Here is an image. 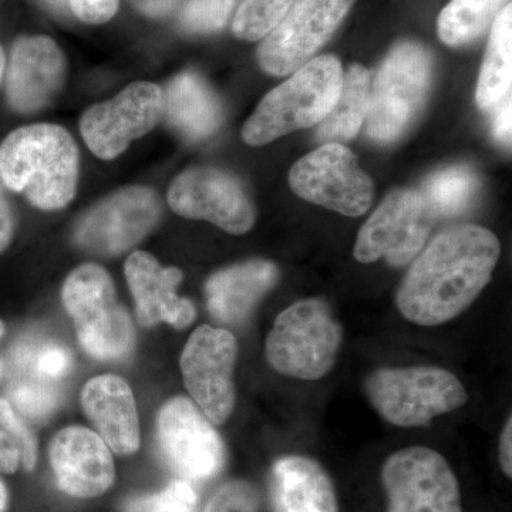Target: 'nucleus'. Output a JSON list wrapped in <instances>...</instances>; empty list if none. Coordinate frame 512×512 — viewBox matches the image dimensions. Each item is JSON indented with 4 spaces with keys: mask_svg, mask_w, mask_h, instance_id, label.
Segmentation results:
<instances>
[{
    "mask_svg": "<svg viewBox=\"0 0 512 512\" xmlns=\"http://www.w3.org/2000/svg\"><path fill=\"white\" fill-rule=\"evenodd\" d=\"M500 254V241L490 229L473 224L444 229L404 276L397 309L424 328L456 319L490 284Z\"/></svg>",
    "mask_w": 512,
    "mask_h": 512,
    "instance_id": "obj_1",
    "label": "nucleus"
},
{
    "mask_svg": "<svg viewBox=\"0 0 512 512\" xmlns=\"http://www.w3.org/2000/svg\"><path fill=\"white\" fill-rule=\"evenodd\" d=\"M79 148L66 128L30 124L0 143V181L40 210H60L79 181Z\"/></svg>",
    "mask_w": 512,
    "mask_h": 512,
    "instance_id": "obj_2",
    "label": "nucleus"
},
{
    "mask_svg": "<svg viewBox=\"0 0 512 512\" xmlns=\"http://www.w3.org/2000/svg\"><path fill=\"white\" fill-rule=\"evenodd\" d=\"M342 80V64L335 56L309 60L259 103L242 128L245 143L264 146L285 134L319 124L335 106Z\"/></svg>",
    "mask_w": 512,
    "mask_h": 512,
    "instance_id": "obj_3",
    "label": "nucleus"
},
{
    "mask_svg": "<svg viewBox=\"0 0 512 512\" xmlns=\"http://www.w3.org/2000/svg\"><path fill=\"white\" fill-rule=\"evenodd\" d=\"M343 328L322 299H303L279 313L265 342L269 366L299 380L328 376L338 360Z\"/></svg>",
    "mask_w": 512,
    "mask_h": 512,
    "instance_id": "obj_4",
    "label": "nucleus"
},
{
    "mask_svg": "<svg viewBox=\"0 0 512 512\" xmlns=\"http://www.w3.org/2000/svg\"><path fill=\"white\" fill-rule=\"evenodd\" d=\"M64 308L73 319L77 339L90 356L104 362L128 359L136 346V330L117 301L109 272L96 264L74 269L64 281Z\"/></svg>",
    "mask_w": 512,
    "mask_h": 512,
    "instance_id": "obj_5",
    "label": "nucleus"
},
{
    "mask_svg": "<svg viewBox=\"0 0 512 512\" xmlns=\"http://www.w3.org/2000/svg\"><path fill=\"white\" fill-rule=\"evenodd\" d=\"M367 399L387 423L424 427L468 402L464 384L440 367H382L365 382Z\"/></svg>",
    "mask_w": 512,
    "mask_h": 512,
    "instance_id": "obj_6",
    "label": "nucleus"
},
{
    "mask_svg": "<svg viewBox=\"0 0 512 512\" xmlns=\"http://www.w3.org/2000/svg\"><path fill=\"white\" fill-rule=\"evenodd\" d=\"M431 57L420 43H399L387 55L370 90L367 137L392 143L412 124L426 100Z\"/></svg>",
    "mask_w": 512,
    "mask_h": 512,
    "instance_id": "obj_7",
    "label": "nucleus"
},
{
    "mask_svg": "<svg viewBox=\"0 0 512 512\" xmlns=\"http://www.w3.org/2000/svg\"><path fill=\"white\" fill-rule=\"evenodd\" d=\"M436 215L423 194L416 190H394L384 198L357 235L356 261L404 266L412 262L429 238Z\"/></svg>",
    "mask_w": 512,
    "mask_h": 512,
    "instance_id": "obj_8",
    "label": "nucleus"
},
{
    "mask_svg": "<svg viewBox=\"0 0 512 512\" xmlns=\"http://www.w3.org/2000/svg\"><path fill=\"white\" fill-rule=\"evenodd\" d=\"M387 512H463L460 485L450 464L433 448L410 446L384 461Z\"/></svg>",
    "mask_w": 512,
    "mask_h": 512,
    "instance_id": "obj_9",
    "label": "nucleus"
},
{
    "mask_svg": "<svg viewBox=\"0 0 512 512\" xmlns=\"http://www.w3.org/2000/svg\"><path fill=\"white\" fill-rule=\"evenodd\" d=\"M298 197L346 217H359L373 200L372 180L355 154L338 143H326L301 158L289 173Z\"/></svg>",
    "mask_w": 512,
    "mask_h": 512,
    "instance_id": "obj_10",
    "label": "nucleus"
},
{
    "mask_svg": "<svg viewBox=\"0 0 512 512\" xmlns=\"http://www.w3.org/2000/svg\"><path fill=\"white\" fill-rule=\"evenodd\" d=\"M237 356V339L227 329L202 325L185 343L180 362L185 387L211 423L224 424L234 412Z\"/></svg>",
    "mask_w": 512,
    "mask_h": 512,
    "instance_id": "obj_11",
    "label": "nucleus"
},
{
    "mask_svg": "<svg viewBox=\"0 0 512 512\" xmlns=\"http://www.w3.org/2000/svg\"><path fill=\"white\" fill-rule=\"evenodd\" d=\"M73 356L52 339L23 338L9 352V402L23 419L42 423L59 406L62 380L72 372Z\"/></svg>",
    "mask_w": 512,
    "mask_h": 512,
    "instance_id": "obj_12",
    "label": "nucleus"
},
{
    "mask_svg": "<svg viewBox=\"0 0 512 512\" xmlns=\"http://www.w3.org/2000/svg\"><path fill=\"white\" fill-rule=\"evenodd\" d=\"M160 218L161 202L156 192L131 185L90 208L74 228V242L93 254H123L143 241Z\"/></svg>",
    "mask_w": 512,
    "mask_h": 512,
    "instance_id": "obj_13",
    "label": "nucleus"
},
{
    "mask_svg": "<svg viewBox=\"0 0 512 512\" xmlns=\"http://www.w3.org/2000/svg\"><path fill=\"white\" fill-rule=\"evenodd\" d=\"M355 0H295L258 49V62L272 76L305 66L333 36Z\"/></svg>",
    "mask_w": 512,
    "mask_h": 512,
    "instance_id": "obj_14",
    "label": "nucleus"
},
{
    "mask_svg": "<svg viewBox=\"0 0 512 512\" xmlns=\"http://www.w3.org/2000/svg\"><path fill=\"white\" fill-rule=\"evenodd\" d=\"M157 436L165 463L184 480H208L224 466V441L187 397H173L161 407Z\"/></svg>",
    "mask_w": 512,
    "mask_h": 512,
    "instance_id": "obj_15",
    "label": "nucleus"
},
{
    "mask_svg": "<svg viewBox=\"0 0 512 512\" xmlns=\"http://www.w3.org/2000/svg\"><path fill=\"white\" fill-rule=\"evenodd\" d=\"M163 114V90L154 83L137 82L114 99L90 107L80 120V131L94 156L114 160L150 133Z\"/></svg>",
    "mask_w": 512,
    "mask_h": 512,
    "instance_id": "obj_16",
    "label": "nucleus"
},
{
    "mask_svg": "<svg viewBox=\"0 0 512 512\" xmlns=\"http://www.w3.org/2000/svg\"><path fill=\"white\" fill-rule=\"evenodd\" d=\"M168 204L181 217L212 222L232 235L247 234L255 224L244 187L218 168H191L178 175L168 190Z\"/></svg>",
    "mask_w": 512,
    "mask_h": 512,
    "instance_id": "obj_17",
    "label": "nucleus"
},
{
    "mask_svg": "<svg viewBox=\"0 0 512 512\" xmlns=\"http://www.w3.org/2000/svg\"><path fill=\"white\" fill-rule=\"evenodd\" d=\"M66 59L55 40L23 36L16 40L6 60V99L22 114L45 109L62 89Z\"/></svg>",
    "mask_w": 512,
    "mask_h": 512,
    "instance_id": "obj_18",
    "label": "nucleus"
},
{
    "mask_svg": "<svg viewBox=\"0 0 512 512\" xmlns=\"http://www.w3.org/2000/svg\"><path fill=\"white\" fill-rule=\"evenodd\" d=\"M49 457L57 485L73 497H99L116 478L109 446L86 427L60 430L50 443Z\"/></svg>",
    "mask_w": 512,
    "mask_h": 512,
    "instance_id": "obj_19",
    "label": "nucleus"
},
{
    "mask_svg": "<svg viewBox=\"0 0 512 512\" xmlns=\"http://www.w3.org/2000/svg\"><path fill=\"white\" fill-rule=\"evenodd\" d=\"M124 271L141 325L165 322L175 329H184L194 322L195 306L177 293L184 278L181 269L164 268L153 255L137 251L128 256Z\"/></svg>",
    "mask_w": 512,
    "mask_h": 512,
    "instance_id": "obj_20",
    "label": "nucleus"
},
{
    "mask_svg": "<svg viewBox=\"0 0 512 512\" xmlns=\"http://www.w3.org/2000/svg\"><path fill=\"white\" fill-rule=\"evenodd\" d=\"M84 413L110 450L130 456L140 447V424L130 386L114 375L94 377L82 393Z\"/></svg>",
    "mask_w": 512,
    "mask_h": 512,
    "instance_id": "obj_21",
    "label": "nucleus"
},
{
    "mask_svg": "<svg viewBox=\"0 0 512 512\" xmlns=\"http://www.w3.org/2000/svg\"><path fill=\"white\" fill-rule=\"evenodd\" d=\"M278 279V266L265 259L228 266L212 275L205 285L208 311L224 325H242Z\"/></svg>",
    "mask_w": 512,
    "mask_h": 512,
    "instance_id": "obj_22",
    "label": "nucleus"
},
{
    "mask_svg": "<svg viewBox=\"0 0 512 512\" xmlns=\"http://www.w3.org/2000/svg\"><path fill=\"white\" fill-rule=\"evenodd\" d=\"M271 497L274 512H339L332 480L309 457L288 456L276 461Z\"/></svg>",
    "mask_w": 512,
    "mask_h": 512,
    "instance_id": "obj_23",
    "label": "nucleus"
},
{
    "mask_svg": "<svg viewBox=\"0 0 512 512\" xmlns=\"http://www.w3.org/2000/svg\"><path fill=\"white\" fill-rule=\"evenodd\" d=\"M163 99L168 123L187 140H204L221 126L220 100L198 74H178L165 87Z\"/></svg>",
    "mask_w": 512,
    "mask_h": 512,
    "instance_id": "obj_24",
    "label": "nucleus"
},
{
    "mask_svg": "<svg viewBox=\"0 0 512 512\" xmlns=\"http://www.w3.org/2000/svg\"><path fill=\"white\" fill-rule=\"evenodd\" d=\"M370 99V73L359 64L343 74L342 87L335 106L320 121L318 140L326 143H345L352 140L365 124Z\"/></svg>",
    "mask_w": 512,
    "mask_h": 512,
    "instance_id": "obj_25",
    "label": "nucleus"
},
{
    "mask_svg": "<svg viewBox=\"0 0 512 512\" xmlns=\"http://www.w3.org/2000/svg\"><path fill=\"white\" fill-rule=\"evenodd\" d=\"M512 82V8L511 3L495 18L487 55L478 79V107L491 110L511 93Z\"/></svg>",
    "mask_w": 512,
    "mask_h": 512,
    "instance_id": "obj_26",
    "label": "nucleus"
},
{
    "mask_svg": "<svg viewBox=\"0 0 512 512\" xmlns=\"http://www.w3.org/2000/svg\"><path fill=\"white\" fill-rule=\"evenodd\" d=\"M507 5V0H451L437 22L441 42L454 47L468 45L493 25Z\"/></svg>",
    "mask_w": 512,
    "mask_h": 512,
    "instance_id": "obj_27",
    "label": "nucleus"
},
{
    "mask_svg": "<svg viewBox=\"0 0 512 512\" xmlns=\"http://www.w3.org/2000/svg\"><path fill=\"white\" fill-rule=\"evenodd\" d=\"M420 192L436 217H456L473 205L480 180L471 168H444L430 175Z\"/></svg>",
    "mask_w": 512,
    "mask_h": 512,
    "instance_id": "obj_28",
    "label": "nucleus"
},
{
    "mask_svg": "<svg viewBox=\"0 0 512 512\" xmlns=\"http://www.w3.org/2000/svg\"><path fill=\"white\" fill-rule=\"evenodd\" d=\"M36 461V437L9 400L0 397V474L32 471Z\"/></svg>",
    "mask_w": 512,
    "mask_h": 512,
    "instance_id": "obj_29",
    "label": "nucleus"
},
{
    "mask_svg": "<svg viewBox=\"0 0 512 512\" xmlns=\"http://www.w3.org/2000/svg\"><path fill=\"white\" fill-rule=\"evenodd\" d=\"M293 2L295 0H245L232 23L234 35L249 42L268 36L285 18Z\"/></svg>",
    "mask_w": 512,
    "mask_h": 512,
    "instance_id": "obj_30",
    "label": "nucleus"
},
{
    "mask_svg": "<svg viewBox=\"0 0 512 512\" xmlns=\"http://www.w3.org/2000/svg\"><path fill=\"white\" fill-rule=\"evenodd\" d=\"M198 495L191 481L178 478L171 481L161 493L131 498L127 501L126 512H194Z\"/></svg>",
    "mask_w": 512,
    "mask_h": 512,
    "instance_id": "obj_31",
    "label": "nucleus"
},
{
    "mask_svg": "<svg viewBox=\"0 0 512 512\" xmlns=\"http://www.w3.org/2000/svg\"><path fill=\"white\" fill-rule=\"evenodd\" d=\"M237 0H187L181 25L188 32L211 33L224 28Z\"/></svg>",
    "mask_w": 512,
    "mask_h": 512,
    "instance_id": "obj_32",
    "label": "nucleus"
},
{
    "mask_svg": "<svg viewBox=\"0 0 512 512\" xmlns=\"http://www.w3.org/2000/svg\"><path fill=\"white\" fill-rule=\"evenodd\" d=\"M259 494L247 481H229L222 485L202 512H258Z\"/></svg>",
    "mask_w": 512,
    "mask_h": 512,
    "instance_id": "obj_33",
    "label": "nucleus"
},
{
    "mask_svg": "<svg viewBox=\"0 0 512 512\" xmlns=\"http://www.w3.org/2000/svg\"><path fill=\"white\" fill-rule=\"evenodd\" d=\"M77 19L89 25L109 22L117 9L119 0H67Z\"/></svg>",
    "mask_w": 512,
    "mask_h": 512,
    "instance_id": "obj_34",
    "label": "nucleus"
},
{
    "mask_svg": "<svg viewBox=\"0 0 512 512\" xmlns=\"http://www.w3.org/2000/svg\"><path fill=\"white\" fill-rule=\"evenodd\" d=\"M511 93H508L497 106L493 114V134L500 143H511Z\"/></svg>",
    "mask_w": 512,
    "mask_h": 512,
    "instance_id": "obj_35",
    "label": "nucleus"
},
{
    "mask_svg": "<svg viewBox=\"0 0 512 512\" xmlns=\"http://www.w3.org/2000/svg\"><path fill=\"white\" fill-rule=\"evenodd\" d=\"M13 234H15V218H13L12 207H10L2 184H0V254L9 248Z\"/></svg>",
    "mask_w": 512,
    "mask_h": 512,
    "instance_id": "obj_36",
    "label": "nucleus"
},
{
    "mask_svg": "<svg viewBox=\"0 0 512 512\" xmlns=\"http://www.w3.org/2000/svg\"><path fill=\"white\" fill-rule=\"evenodd\" d=\"M130 2L148 18L160 19L173 10L177 0H130Z\"/></svg>",
    "mask_w": 512,
    "mask_h": 512,
    "instance_id": "obj_37",
    "label": "nucleus"
},
{
    "mask_svg": "<svg viewBox=\"0 0 512 512\" xmlns=\"http://www.w3.org/2000/svg\"><path fill=\"white\" fill-rule=\"evenodd\" d=\"M500 463L505 476H512V420L505 421L500 437Z\"/></svg>",
    "mask_w": 512,
    "mask_h": 512,
    "instance_id": "obj_38",
    "label": "nucleus"
},
{
    "mask_svg": "<svg viewBox=\"0 0 512 512\" xmlns=\"http://www.w3.org/2000/svg\"><path fill=\"white\" fill-rule=\"evenodd\" d=\"M9 503V494L8 488L3 484V481L0 480V512H5L6 508H8Z\"/></svg>",
    "mask_w": 512,
    "mask_h": 512,
    "instance_id": "obj_39",
    "label": "nucleus"
},
{
    "mask_svg": "<svg viewBox=\"0 0 512 512\" xmlns=\"http://www.w3.org/2000/svg\"><path fill=\"white\" fill-rule=\"evenodd\" d=\"M6 60H8V57H6L5 50L0 45V86H2L3 79H5Z\"/></svg>",
    "mask_w": 512,
    "mask_h": 512,
    "instance_id": "obj_40",
    "label": "nucleus"
},
{
    "mask_svg": "<svg viewBox=\"0 0 512 512\" xmlns=\"http://www.w3.org/2000/svg\"><path fill=\"white\" fill-rule=\"evenodd\" d=\"M5 335V325H3L2 320H0V338ZM3 375V363L2 359H0V377Z\"/></svg>",
    "mask_w": 512,
    "mask_h": 512,
    "instance_id": "obj_41",
    "label": "nucleus"
},
{
    "mask_svg": "<svg viewBox=\"0 0 512 512\" xmlns=\"http://www.w3.org/2000/svg\"><path fill=\"white\" fill-rule=\"evenodd\" d=\"M53 2L64 3V2H67V0H53Z\"/></svg>",
    "mask_w": 512,
    "mask_h": 512,
    "instance_id": "obj_42",
    "label": "nucleus"
}]
</instances>
